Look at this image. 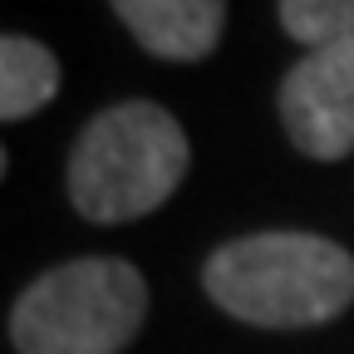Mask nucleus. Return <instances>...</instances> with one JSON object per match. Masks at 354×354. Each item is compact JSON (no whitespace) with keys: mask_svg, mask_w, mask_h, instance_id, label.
<instances>
[{"mask_svg":"<svg viewBox=\"0 0 354 354\" xmlns=\"http://www.w3.org/2000/svg\"><path fill=\"white\" fill-rule=\"evenodd\" d=\"M207 295L261 330H310L354 305V256L310 232H256L207 256Z\"/></svg>","mask_w":354,"mask_h":354,"instance_id":"1","label":"nucleus"},{"mask_svg":"<svg viewBox=\"0 0 354 354\" xmlns=\"http://www.w3.org/2000/svg\"><path fill=\"white\" fill-rule=\"evenodd\" d=\"M187 133L162 104L128 99L88 118L69 153V202L88 221L158 212L187 177Z\"/></svg>","mask_w":354,"mask_h":354,"instance_id":"2","label":"nucleus"},{"mask_svg":"<svg viewBox=\"0 0 354 354\" xmlns=\"http://www.w3.org/2000/svg\"><path fill=\"white\" fill-rule=\"evenodd\" d=\"M148 315V281L118 256H79L44 271L10 310L20 354H118Z\"/></svg>","mask_w":354,"mask_h":354,"instance_id":"3","label":"nucleus"},{"mask_svg":"<svg viewBox=\"0 0 354 354\" xmlns=\"http://www.w3.org/2000/svg\"><path fill=\"white\" fill-rule=\"evenodd\" d=\"M281 123L305 158L354 153V35L325 50H310L281 79Z\"/></svg>","mask_w":354,"mask_h":354,"instance_id":"4","label":"nucleus"},{"mask_svg":"<svg viewBox=\"0 0 354 354\" xmlns=\"http://www.w3.org/2000/svg\"><path fill=\"white\" fill-rule=\"evenodd\" d=\"M109 6L148 55L177 64L207 59L227 30V0H109Z\"/></svg>","mask_w":354,"mask_h":354,"instance_id":"5","label":"nucleus"},{"mask_svg":"<svg viewBox=\"0 0 354 354\" xmlns=\"http://www.w3.org/2000/svg\"><path fill=\"white\" fill-rule=\"evenodd\" d=\"M59 94V59L30 35L0 39V118L20 123Z\"/></svg>","mask_w":354,"mask_h":354,"instance_id":"6","label":"nucleus"},{"mask_svg":"<svg viewBox=\"0 0 354 354\" xmlns=\"http://www.w3.org/2000/svg\"><path fill=\"white\" fill-rule=\"evenodd\" d=\"M281 25L305 50H325L354 35V0H281Z\"/></svg>","mask_w":354,"mask_h":354,"instance_id":"7","label":"nucleus"}]
</instances>
